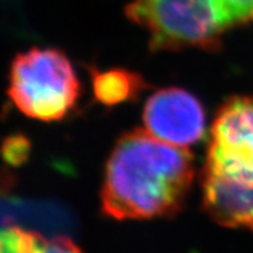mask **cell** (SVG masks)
Wrapping results in <instances>:
<instances>
[{"mask_svg":"<svg viewBox=\"0 0 253 253\" xmlns=\"http://www.w3.org/2000/svg\"><path fill=\"white\" fill-rule=\"evenodd\" d=\"M194 180L183 147L134 129L115 143L103 173L101 207L115 220L169 217L182 208Z\"/></svg>","mask_w":253,"mask_h":253,"instance_id":"obj_1","label":"cell"},{"mask_svg":"<svg viewBox=\"0 0 253 253\" xmlns=\"http://www.w3.org/2000/svg\"><path fill=\"white\" fill-rule=\"evenodd\" d=\"M200 187L212 220L253 231V96L230 97L217 111Z\"/></svg>","mask_w":253,"mask_h":253,"instance_id":"obj_2","label":"cell"},{"mask_svg":"<svg viewBox=\"0 0 253 253\" xmlns=\"http://www.w3.org/2000/svg\"><path fill=\"white\" fill-rule=\"evenodd\" d=\"M126 13L153 50L216 49L223 35L253 17V0H130Z\"/></svg>","mask_w":253,"mask_h":253,"instance_id":"obj_3","label":"cell"},{"mask_svg":"<svg viewBox=\"0 0 253 253\" xmlns=\"http://www.w3.org/2000/svg\"><path fill=\"white\" fill-rule=\"evenodd\" d=\"M8 93L26 117L54 122L63 119L77 105L80 83L63 52L33 48L12 62Z\"/></svg>","mask_w":253,"mask_h":253,"instance_id":"obj_4","label":"cell"},{"mask_svg":"<svg viewBox=\"0 0 253 253\" xmlns=\"http://www.w3.org/2000/svg\"><path fill=\"white\" fill-rule=\"evenodd\" d=\"M142 119L149 133L173 146H191L206 134L203 105L181 88L157 90L145 103Z\"/></svg>","mask_w":253,"mask_h":253,"instance_id":"obj_5","label":"cell"},{"mask_svg":"<svg viewBox=\"0 0 253 253\" xmlns=\"http://www.w3.org/2000/svg\"><path fill=\"white\" fill-rule=\"evenodd\" d=\"M92 87L96 100L105 106L133 101L147 87L140 74L126 69L92 70Z\"/></svg>","mask_w":253,"mask_h":253,"instance_id":"obj_6","label":"cell"},{"mask_svg":"<svg viewBox=\"0 0 253 253\" xmlns=\"http://www.w3.org/2000/svg\"><path fill=\"white\" fill-rule=\"evenodd\" d=\"M34 253H83L82 250L69 238L58 237L45 239L40 235Z\"/></svg>","mask_w":253,"mask_h":253,"instance_id":"obj_7","label":"cell"}]
</instances>
